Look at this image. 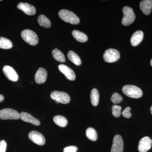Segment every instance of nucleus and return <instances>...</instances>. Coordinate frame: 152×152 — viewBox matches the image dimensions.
<instances>
[{"mask_svg":"<svg viewBox=\"0 0 152 152\" xmlns=\"http://www.w3.org/2000/svg\"><path fill=\"white\" fill-rule=\"evenodd\" d=\"M3 72L6 77L10 80L16 82L18 80V76L15 69L9 66H5L3 67Z\"/></svg>","mask_w":152,"mask_h":152,"instance_id":"nucleus-11","label":"nucleus"},{"mask_svg":"<svg viewBox=\"0 0 152 152\" xmlns=\"http://www.w3.org/2000/svg\"><path fill=\"white\" fill-rule=\"evenodd\" d=\"M119 52L116 49H109L105 52L103 56L104 61L107 63H113L119 59Z\"/></svg>","mask_w":152,"mask_h":152,"instance_id":"nucleus-7","label":"nucleus"},{"mask_svg":"<svg viewBox=\"0 0 152 152\" xmlns=\"http://www.w3.org/2000/svg\"><path fill=\"white\" fill-rule=\"evenodd\" d=\"M17 7L18 9L21 10L28 15H35L36 12V10L35 7L28 3H20L17 6Z\"/></svg>","mask_w":152,"mask_h":152,"instance_id":"nucleus-13","label":"nucleus"},{"mask_svg":"<svg viewBox=\"0 0 152 152\" xmlns=\"http://www.w3.org/2000/svg\"><path fill=\"white\" fill-rule=\"evenodd\" d=\"M67 57L69 59L76 65L80 66L81 64L80 58L73 51L70 50L69 52Z\"/></svg>","mask_w":152,"mask_h":152,"instance_id":"nucleus-20","label":"nucleus"},{"mask_svg":"<svg viewBox=\"0 0 152 152\" xmlns=\"http://www.w3.org/2000/svg\"><path fill=\"white\" fill-rule=\"evenodd\" d=\"M58 69L62 73L68 80L71 81L75 80L76 78L75 74L74 71L64 64H60L58 66Z\"/></svg>","mask_w":152,"mask_h":152,"instance_id":"nucleus-12","label":"nucleus"},{"mask_svg":"<svg viewBox=\"0 0 152 152\" xmlns=\"http://www.w3.org/2000/svg\"><path fill=\"white\" fill-rule=\"evenodd\" d=\"M86 135L88 139L93 141H95L97 139V134L93 128H88L87 129L86 131Z\"/></svg>","mask_w":152,"mask_h":152,"instance_id":"nucleus-25","label":"nucleus"},{"mask_svg":"<svg viewBox=\"0 0 152 152\" xmlns=\"http://www.w3.org/2000/svg\"><path fill=\"white\" fill-rule=\"evenodd\" d=\"M111 101L113 103L116 104H119L123 101V97L119 94L117 93H114L112 95L111 98Z\"/></svg>","mask_w":152,"mask_h":152,"instance_id":"nucleus-26","label":"nucleus"},{"mask_svg":"<svg viewBox=\"0 0 152 152\" xmlns=\"http://www.w3.org/2000/svg\"><path fill=\"white\" fill-rule=\"evenodd\" d=\"M50 96L52 99L59 103L68 104L70 101L69 96L64 92L54 91L51 94Z\"/></svg>","mask_w":152,"mask_h":152,"instance_id":"nucleus-6","label":"nucleus"},{"mask_svg":"<svg viewBox=\"0 0 152 152\" xmlns=\"http://www.w3.org/2000/svg\"><path fill=\"white\" fill-rule=\"evenodd\" d=\"M124 147V141L121 136L116 135L113 140L111 152H123Z\"/></svg>","mask_w":152,"mask_h":152,"instance_id":"nucleus-9","label":"nucleus"},{"mask_svg":"<svg viewBox=\"0 0 152 152\" xmlns=\"http://www.w3.org/2000/svg\"><path fill=\"white\" fill-rule=\"evenodd\" d=\"M151 114H152V106H151Z\"/></svg>","mask_w":152,"mask_h":152,"instance_id":"nucleus-32","label":"nucleus"},{"mask_svg":"<svg viewBox=\"0 0 152 152\" xmlns=\"http://www.w3.org/2000/svg\"><path fill=\"white\" fill-rule=\"evenodd\" d=\"M144 37V34L142 31H138L135 32L132 36L131 43L133 46H137L141 42Z\"/></svg>","mask_w":152,"mask_h":152,"instance_id":"nucleus-17","label":"nucleus"},{"mask_svg":"<svg viewBox=\"0 0 152 152\" xmlns=\"http://www.w3.org/2000/svg\"><path fill=\"white\" fill-rule=\"evenodd\" d=\"M54 122L61 127H65L68 124V121L65 117L62 115H56L53 118Z\"/></svg>","mask_w":152,"mask_h":152,"instance_id":"nucleus-21","label":"nucleus"},{"mask_svg":"<svg viewBox=\"0 0 152 152\" xmlns=\"http://www.w3.org/2000/svg\"><path fill=\"white\" fill-rule=\"evenodd\" d=\"M72 34L76 40L80 42H85L88 40V38L86 35L77 30L73 31Z\"/></svg>","mask_w":152,"mask_h":152,"instance_id":"nucleus-18","label":"nucleus"},{"mask_svg":"<svg viewBox=\"0 0 152 152\" xmlns=\"http://www.w3.org/2000/svg\"><path fill=\"white\" fill-rule=\"evenodd\" d=\"M7 143L4 140L0 142V152H6Z\"/></svg>","mask_w":152,"mask_h":152,"instance_id":"nucleus-30","label":"nucleus"},{"mask_svg":"<svg viewBox=\"0 0 152 152\" xmlns=\"http://www.w3.org/2000/svg\"><path fill=\"white\" fill-rule=\"evenodd\" d=\"M13 46L12 42L9 39L1 37H0V48L10 49Z\"/></svg>","mask_w":152,"mask_h":152,"instance_id":"nucleus-24","label":"nucleus"},{"mask_svg":"<svg viewBox=\"0 0 152 152\" xmlns=\"http://www.w3.org/2000/svg\"><path fill=\"white\" fill-rule=\"evenodd\" d=\"M124 17L122 20V23L125 26L132 24L134 21L136 16L132 8L125 7L123 9Z\"/></svg>","mask_w":152,"mask_h":152,"instance_id":"nucleus-4","label":"nucleus"},{"mask_svg":"<svg viewBox=\"0 0 152 152\" xmlns=\"http://www.w3.org/2000/svg\"><path fill=\"white\" fill-rule=\"evenodd\" d=\"M130 110L131 108L130 107H127L122 112L123 116L125 118H130L132 116V114H131Z\"/></svg>","mask_w":152,"mask_h":152,"instance_id":"nucleus-28","label":"nucleus"},{"mask_svg":"<svg viewBox=\"0 0 152 152\" xmlns=\"http://www.w3.org/2000/svg\"><path fill=\"white\" fill-rule=\"evenodd\" d=\"M123 93L129 97L138 99L143 95L142 91L139 87L133 85H126L123 87Z\"/></svg>","mask_w":152,"mask_h":152,"instance_id":"nucleus-2","label":"nucleus"},{"mask_svg":"<svg viewBox=\"0 0 152 152\" xmlns=\"http://www.w3.org/2000/svg\"><path fill=\"white\" fill-rule=\"evenodd\" d=\"M152 144V140L149 137H143L139 142L138 147L139 152H147L151 149Z\"/></svg>","mask_w":152,"mask_h":152,"instance_id":"nucleus-10","label":"nucleus"},{"mask_svg":"<svg viewBox=\"0 0 152 152\" xmlns=\"http://www.w3.org/2000/svg\"><path fill=\"white\" fill-rule=\"evenodd\" d=\"M20 114L13 109L6 108L0 110V119L2 120H18Z\"/></svg>","mask_w":152,"mask_h":152,"instance_id":"nucleus-5","label":"nucleus"},{"mask_svg":"<svg viewBox=\"0 0 152 152\" xmlns=\"http://www.w3.org/2000/svg\"><path fill=\"white\" fill-rule=\"evenodd\" d=\"M4 100V96L2 95H0V103L2 102Z\"/></svg>","mask_w":152,"mask_h":152,"instance_id":"nucleus-31","label":"nucleus"},{"mask_svg":"<svg viewBox=\"0 0 152 152\" xmlns=\"http://www.w3.org/2000/svg\"><path fill=\"white\" fill-rule=\"evenodd\" d=\"M140 9L145 15H149L151 12L152 0H144L140 2Z\"/></svg>","mask_w":152,"mask_h":152,"instance_id":"nucleus-16","label":"nucleus"},{"mask_svg":"<svg viewBox=\"0 0 152 152\" xmlns=\"http://www.w3.org/2000/svg\"><path fill=\"white\" fill-rule=\"evenodd\" d=\"M20 118L26 122L30 123L35 126H39L40 125V122L34 117H33L31 114L22 112L20 113Z\"/></svg>","mask_w":152,"mask_h":152,"instance_id":"nucleus-15","label":"nucleus"},{"mask_svg":"<svg viewBox=\"0 0 152 152\" xmlns=\"http://www.w3.org/2000/svg\"><path fill=\"white\" fill-rule=\"evenodd\" d=\"M58 15L63 21L71 24L77 25L80 22L79 17L73 12L68 10H61L58 12Z\"/></svg>","mask_w":152,"mask_h":152,"instance_id":"nucleus-1","label":"nucleus"},{"mask_svg":"<svg viewBox=\"0 0 152 152\" xmlns=\"http://www.w3.org/2000/svg\"><path fill=\"white\" fill-rule=\"evenodd\" d=\"M91 102L94 106L98 105L99 99V94L97 89L94 88L91 91Z\"/></svg>","mask_w":152,"mask_h":152,"instance_id":"nucleus-23","label":"nucleus"},{"mask_svg":"<svg viewBox=\"0 0 152 152\" xmlns=\"http://www.w3.org/2000/svg\"><path fill=\"white\" fill-rule=\"evenodd\" d=\"M1 0H0V1H1Z\"/></svg>","mask_w":152,"mask_h":152,"instance_id":"nucleus-34","label":"nucleus"},{"mask_svg":"<svg viewBox=\"0 0 152 152\" xmlns=\"http://www.w3.org/2000/svg\"><path fill=\"white\" fill-rule=\"evenodd\" d=\"M37 20L39 24L44 28H49L51 26L50 21L44 15H40L38 17Z\"/></svg>","mask_w":152,"mask_h":152,"instance_id":"nucleus-19","label":"nucleus"},{"mask_svg":"<svg viewBox=\"0 0 152 152\" xmlns=\"http://www.w3.org/2000/svg\"><path fill=\"white\" fill-rule=\"evenodd\" d=\"M21 35L23 39L31 45L35 46L38 43L39 38L37 35L31 30H23L22 31Z\"/></svg>","mask_w":152,"mask_h":152,"instance_id":"nucleus-3","label":"nucleus"},{"mask_svg":"<svg viewBox=\"0 0 152 152\" xmlns=\"http://www.w3.org/2000/svg\"><path fill=\"white\" fill-rule=\"evenodd\" d=\"M121 110L122 107L121 106L115 104L112 107V113L113 115L116 118L119 117L121 115Z\"/></svg>","mask_w":152,"mask_h":152,"instance_id":"nucleus-27","label":"nucleus"},{"mask_svg":"<svg viewBox=\"0 0 152 152\" xmlns=\"http://www.w3.org/2000/svg\"><path fill=\"white\" fill-rule=\"evenodd\" d=\"M52 55L54 58L58 61L61 63H64L65 62L66 58L64 55L58 49H54L52 51Z\"/></svg>","mask_w":152,"mask_h":152,"instance_id":"nucleus-22","label":"nucleus"},{"mask_svg":"<svg viewBox=\"0 0 152 152\" xmlns=\"http://www.w3.org/2000/svg\"><path fill=\"white\" fill-rule=\"evenodd\" d=\"M77 147L75 146H70L66 147L64 149V152H77Z\"/></svg>","mask_w":152,"mask_h":152,"instance_id":"nucleus-29","label":"nucleus"},{"mask_svg":"<svg viewBox=\"0 0 152 152\" xmlns=\"http://www.w3.org/2000/svg\"><path fill=\"white\" fill-rule=\"evenodd\" d=\"M151 66H152V59L151 60Z\"/></svg>","mask_w":152,"mask_h":152,"instance_id":"nucleus-33","label":"nucleus"},{"mask_svg":"<svg viewBox=\"0 0 152 152\" xmlns=\"http://www.w3.org/2000/svg\"><path fill=\"white\" fill-rule=\"evenodd\" d=\"M48 73L46 69L43 68H39L35 75V80L38 84L44 83L47 80Z\"/></svg>","mask_w":152,"mask_h":152,"instance_id":"nucleus-14","label":"nucleus"},{"mask_svg":"<svg viewBox=\"0 0 152 152\" xmlns=\"http://www.w3.org/2000/svg\"><path fill=\"white\" fill-rule=\"evenodd\" d=\"M28 137L34 143L39 145H43L45 143V139L44 136L37 131H32L30 132L28 134Z\"/></svg>","mask_w":152,"mask_h":152,"instance_id":"nucleus-8","label":"nucleus"}]
</instances>
